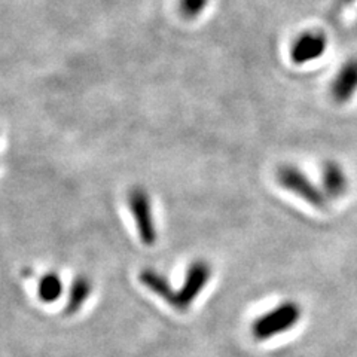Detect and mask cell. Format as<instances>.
<instances>
[{"label":"cell","mask_w":357,"mask_h":357,"mask_svg":"<svg viewBox=\"0 0 357 357\" xmlns=\"http://www.w3.org/2000/svg\"><path fill=\"white\" fill-rule=\"evenodd\" d=\"M304 316V308L295 299H286L268 310L252 323V335L258 341L273 340L292 331Z\"/></svg>","instance_id":"obj_1"},{"label":"cell","mask_w":357,"mask_h":357,"mask_svg":"<svg viewBox=\"0 0 357 357\" xmlns=\"http://www.w3.org/2000/svg\"><path fill=\"white\" fill-rule=\"evenodd\" d=\"M277 182L287 192L304 199L311 207L325 210L328 207V197L312 178L295 164H282L275 173Z\"/></svg>","instance_id":"obj_2"},{"label":"cell","mask_w":357,"mask_h":357,"mask_svg":"<svg viewBox=\"0 0 357 357\" xmlns=\"http://www.w3.org/2000/svg\"><path fill=\"white\" fill-rule=\"evenodd\" d=\"M127 204L131 216L136 223L139 238L144 245H153L158 238L156 225L152 215V204L149 194L143 188H132L127 197Z\"/></svg>","instance_id":"obj_3"},{"label":"cell","mask_w":357,"mask_h":357,"mask_svg":"<svg viewBox=\"0 0 357 357\" xmlns=\"http://www.w3.org/2000/svg\"><path fill=\"white\" fill-rule=\"evenodd\" d=\"M211 277V266L206 261H195L186 270L182 287L176 292L173 307L177 311H186L191 307L198 295L203 292Z\"/></svg>","instance_id":"obj_4"},{"label":"cell","mask_w":357,"mask_h":357,"mask_svg":"<svg viewBox=\"0 0 357 357\" xmlns=\"http://www.w3.org/2000/svg\"><path fill=\"white\" fill-rule=\"evenodd\" d=\"M328 38L321 31H304L296 36L290 47V59L295 64H307L316 61L328 51Z\"/></svg>","instance_id":"obj_5"},{"label":"cell","mask_w":357,"mask_h":357,"mask_svg":"<svg viewBox=\"0 0 357 357\" xmlns=\"http://www.w3.org/2000/svg\"><path fill=\"white\" fill-rule=\"evenodd\" d=\"M329 94L337 105H347L357 94V59L344 61L329 85Z\"/></svg>","instance_id":"obj_6"},{"label":"cell","mask_w":357,"mask_h":357,"mask_svg":"<svg viewBox=\"0 0 357 357\" xmlns=\"http://www.w3.org/2000/svg\"><path fill=\"white\" fill-rule=\"evenodd\" d=\"M320 186L328 198L338 199L347 194L350 178L344 167L335 160H326L320 169Z\"/></svg>","instance_id":"obj_7"},{"label":"cell","mask_w":357,"mask_h":357,"mask_svg":"<svg viewBox=\"0 0 357 357\" xmlns=\"http://www.w3.org/2000/svg\"><path fill=\"white\" fill-rule=\"evenodd\" d=\"M139 280L144 287L149 289L153 295L160 296L165 303H169L173 307L176 299V290L172 287L169 278L155 270H143L139 275Z\"/></svg>","instance_id":"obj_8"},{"label":"cell","mask_w":357,"mask_h":357,"mask_svg":"<svg viewBox=\"0 0 357 357\" xmlns=\"http://www.w3.org/2000/svg\"><path fill=\"white\" fill-rule=\"evenodd\" d=\"M91 282L86 277H76L70 284L69 295H67L66 314H76L84 307L89 295H91Z\"/></svg>","instance_id":"obj_9"},{"label":"cell","mask_w":357,"mask_h":357,"mask_svg":"<svg viewBox=\"0 0 357 357\" xmlns=\"http://www.w3.org/2000/svg\"><path fill=\"white\" fill-rule=\"evenodd\" d=\"M63 294V282L57 273H47L38 284V296L45 304H54Z\"/></svg>","instance_id":"obj_10"},{"label":"cell","mask_w":357,"mask_h":357,"mask_svg":"<svg viewBox=\"0 0 357 357\" xmlns=\"http://www.w3.org/2000/svg\"><path fill=\"white\" fill-rule=\"evenodd\" d=\"M208 0H181L178 2V9L183 17L195 18L206 9Z\"/></svg>","instance_id":"obj_11"}]
</instances>
